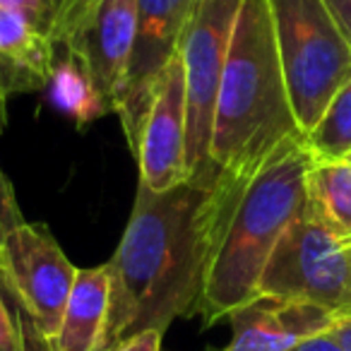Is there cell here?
I'll return each mask as SVG.
<instances>
[{"instance_id":"cell-1","label":"cell","mask_w":351,"mask_h":351,"mask_svg":"<svg viewBox=\"0 0 351 351\" xmlns=\"http://www.w3.org/2000/svg\"><path fill=\"white\" fill-rule=\"evenodd\" d=\"M248 181L210 161L171 191L137 186L125 234L108 263L111 298L97 351L142 332L164 335L173 320L200 311L212 258Z\"/></svg>"},{"instance_id":"cell-2","label":"cell","mask_w":351,"mask_h":351,"mask_svg":"<svg viewBox=\"0 0 351 351\" xmlns=\"http://www.w3.org/2000/svg\"><path fill=\"white\" fill-rule=\"evenodd\" d=\"M303 137L289 101L267 0H243L221 73L210 159L241 178L289 140Z\"/></svg>"},{"instance_id":"cell-3","label":"cell","mask_w":351,"mask_h":351,"mask_svg":"<svg viewBox=\"0 0 351 351\" xmlns=\"http://www.w3.org/2000/svg\"><path fill=\"white\" fill-rule=\"evenodd\" d=\"M311 164L306 137H296L284 142L248 181L207 272L197 311L205 325H217L260 296V279L274 248L308 212Z\"/></svg>"},{"instance_id":"cell-4","label":"cell","mask_w":351,"mask_h":351,"mask_svg":"<svg viewBox=\"0 0 351 351\" xmlns=\"http://www.w3.org/2000/svg\"><path fill=\"white\" fill-rule=\"evenodd\" d=\"M289 101L303 137L351 80V44L322 0H267Z\"/></svg>"},{"instance_id":"cell-5","label":"cell","mask_w":351,"mask_h":351,"mask_svg":"<svg viewBox=\"0 0 351 351\" xmlns=\"http://www.w3.org/2000/svg\"><path fill=\"white\" fill-rule=\"evenodd\" d=\"M260 296L301 301L351 317V239H341L313 217L289 226L260 279Z\"/></svg>"},{"instance_id":"cell-6","label":"cell","mask_w":351,"mask_h":351,"mask_svg":"<svg viewBox=\"0 0 351 351\" xmlns=\"http://www.w3.org/2000/svg\"><path fill=\"white\" fill-rule=\"evenodd\" d=\"M243 0H200L181 44L188 92V169L210 164L217 92Z\"/></svg>"},{"instance_id":"cell-7","label":"cell","mask_w":351,"mask_h":351,"mask_svg":"<svg viewBox=\"0 0 351 351\" xmlns=\"http://www.w3.org/2000/svg\"><path fill=\"white\" fill-rule=\"evenodd\" d=\"M197 5L200 0H137L135 44L116 99V113L132 154L137 152L161 73L181 51Z\"/></svg>"},{"instance_id":"cell-8","label":"cell","mask_w":351,"mask_h":351,"mask_svg":"<svg viewBox=\"0 0 351 351\" xmlns=\"http://www.w3.org/2000/svg\"><path fill=\"white\" fill-rule=\"evenodd\" d=\"M0 274L49 344L63 320L77 267L46 224H22L0 243Z\"/></svg>"},{"instance_id":"cell-9","label":"cell","mask_w":351,"mask_h":351,"mask_svg":"<svg viewBox=\"0 0 351 351\" xmlns=\"http://www.w3.org/2000/svg\"><path fill=\"white\" fill-rule=\"evenodd\" d=\"M137 27V0H68L53 27L56 49L77 56L116 113Z\"/></svg>"},{"instance_id":"cell-10","label":"cell","mask_w":351,"mask_h":351,"mask_svg":"<svg viewBox=\"0 0 351 351\" xmlns=\"http://www.w3.org/2000/svg\"><path fill=\"white\" fill-rule=\"evenodd\" d=\"M140 186L164 193L191 178L188 169V92L181 53L166 65L137 142Z\"/></svg>"},{"instance_id":"cell-11","label":"cell","mask_w":351,"mask_h":351,"mask_svg":"<svg viewBox=\"0 0 351 351\" xmlns=\"http://www.w3.org/2000/svg\"><path fill=\"white\" fill-rule=\"evenodd\" d=\"M234 337L221 351H289L330 332L335 315L311 303L258 296L229 315Z\"/></svg>"},{"instance_id":"cell-12","label":"cell","mask_w":351,"mask_h":351,"mask_svg":"<svg viewBox=\"0 0 351 351\" xmlns=\"http://www.w3.org/2000/svg\"><path fill=\"white\" fill-rule=\"evenodd\" d=\"M53 60V41L17 10L0 5V97L49 89Z\"/></svg>"},{"instance_id":"cell-13","label":"cell","mask_w":351,"mask_h":351,"mask_svg":"<svg viewBox=\"0 0 351 351\" xmlns=\"http://www.w3.org/2000/svg\"><path fill=\"white\" fill-rule=\"evenodd\" d=\"M111 298V269L106 265L77 269L63 320L51 351H97L101 344Z\"/></svg>"},{"instance_id":"cell-14","label":"cell","mask_w":351,"mask_h":351,"mask_svg":"<svg viewBox=\"0 0 351 351\" xmlns=\"http://www.w3.org/2000/svg\"><path fill=\"white\" fill-rule=\"evenodd\" d=\"M49 92L53 106L68 118H73L77 128L89 125L113 111L99 89L92 70L68 51L56 49Z\"/></svg>"},{"instance_id":"cell-15","label":"cell","mask_w":351,"mask_h":351,"mask_svg":"<svg viewBox=\"0 0 351 351\" xmlns=\"http://www.w3.org/2000/svg\"><path fill=\"white\" fill-rule=\"evenodd\" d=\"M306 215L341 239H351V159H313Z\"/></svg>"},{"instance_id":"cell-16","label":"cell","mask_w":351,"mask_h":351,"mask_svg":"<svg viewBox=\"0 0 351 351\" xmlns=\"http://www.w3.org/2000/svg\"><path fill=\"white\" fill-rule=\"evenodd\" d=\"M306 147L315 161L351 156V80L332 97L320 121L306 135Z\"/></svg>"},{"instance_id":"cell-17","label":"cell","mask_w":351,"mask_h":351,"mask_svg":"<svg viewBox=\"0 0 351 351\" xmlns=\"http://www.w3.org/2000/svg\"><path fill=\"white\" fill-rule=\"evenodd\" d=\"M0 351H49L36 325L0 274Z\"/></svg>"},{"instance_id":"cell-18","label":"cell","mask_w":351,"mask_h":351,"mask_svg":"<svg viewBox=\"0 0 351 351\" xmlns=\"http://www.w3.org/2000/svg\"><path fill=\"white\" fill-rule=\"evenodd\" d=\"M65 3H68V0H0V5L17 10L22 17H27L36 29L44 32L49 39H51V34H53V27H56V22H58L60 12H63Z\"/></svg>"},{"instance_id":"cell-19","label":"cell","mask_w":351,"mask_h":351,"mask_svg":"<svg viewBox=\"0 0 351 351\" xmlns=\"http://www.w3.org/2000/svg\"><path fill=\"white\" fill-rule=\"evenodd\" d=\"M22 224H25V217H22L20 202L12 191V183L8 181L5 171L0 166V243Z\"/></svg>"},{"instance_id":"cell-20","label":"cell","mask_w":351,"mask_h":351,"mask_svg":"<svg viewBox=\"0 0 351 351\" xmlns=\"http://www.w3.org/2000/svg\"><path fill=\"white\" fill-rule=\"evenodd\" d=\"M161 337H164L161 332H142L111 351H161Z\"/></svg>"},{"instance_id":"cell-21","label":"cell","mask_w":351,"mask_h":351,"mask_svg":"<svg viewBox=\"0 0 351 351\" xmlns=\"http://www.w3.org/2000/svg\"><path fill=\"white\" fill-rule=\"evenodd\" d=\"M330 10V15L335 17V22L339 25L341 34L346 36V41L351 44V0H322Z\"/></svg>"},{"instance_id":"cell-22","label":"cell","mask_w":351,"mask_h":351,"mask_svg":"<svg viewBox=\"0 0 351 351\" xmlns=\"http://www.w3.org/2000/svg\"><path fill=\"white\" fill-rule=\"evenodd\" d=\"M289 351H346V349L330 335V332H322V335L311 337V339L301 341V344H296Z\"/></svg>"},{"instance_id":"cell-23","label":"cell","mask_w":351,"mask_h":351,"mask_svg":"<svg viewBox=\"0 0 351 351\" xmlns=\"http://www.w3.org/2000/svg\"><path fill=\"white\" fill-rule=\"evenodd\" d=\"M330 335L335 337L346 351H351V317H339V320L332 325Z\"/></svg>"},{"instance_id":"cell-24","label":"cell","mask_w":351,"mask_h":351,"mask_svg":"<svg viewBox=\"0 0 351 351\" xmlns=\"http://www.w3.org/2000/svg\"><path fill=\"white\" fill-rule=\"evenodd\" d=\"M8 125V99L0 97V132L5 130Z\"/></svg>"},{"instance_id":"cell-25","label":"cell","mask_w":351,"mask_h":351,"mask_svg":"<svg viewBox=\"0 0 351 351\" xmlns=\"http://www.w3.org/2000/svg\"><path fill=\"white\" fill-rule=\"evenodd\" d=\"M349 159H351V156H349Z\"/></svg>"}]
</instances>
